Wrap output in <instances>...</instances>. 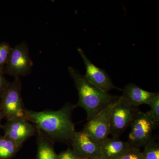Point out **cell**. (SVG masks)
<instances>
[{"label": "cell", "instance_id": "obj_14", "mask_svg": "<svg viewBox=\"0 0 159 159\" xmlns=\"http://www.w3.org/2000/svg\"><path fill=\"white\" fill-rule=\"evenodd\" d=\"M21 147L4 136L0 135V159L12 158Z\"/></svg>", "mask_w": 159, "mask_h": 159}, {"label": "cell", "instance_id": "obj_4", "mask_svg": "<svg viewBox=\"0 0 159 159\" xmlns=\"http://www.w3.org/2000/svg\"><path fill=\"white\" fill-rule=\"evenodd\" d=\"M128 143L132 147H144L153 138L152 133L157 127L149 111H139L130 125Z\"/></svg>", "mask_w": 159, "mask_h": 159}, {"label": "cell", "instance_id": "obj_10", "mask_svg": "<svg viewBox=\"0 0 159 159\" xmlns=\"http://www.w3.org/2000/svg\"><path fill=\"white\" fill-rule=\"evenodd\" d=\"M70 143L72 150L78 157L94 158L102 156L100 145L91 141L82 130L76 131Z\"/></svg>", "mask_w": 159, "mask_h": 159}, {"label": "cell", "instance_id": "obj_16", "mask_svg": "<svg viewBox=\"0 0 159 159\" xmlns=\"http://www.w3.org/2000/svg\"><path fill=\"white\" fill-rule=\"evenodd\" d=\"M12 48L9 43H0V69L4 68L11 55Z\"/></svg>", "mask_w": 159, "mask_h": 159}, {"label": "cell", "instance_id": "obj_21", "mask_svg": "<svg viewBox=\"0 0 159 159\" xmlns=\"http://www.w3.org/2000/svg\"><path fill=\"white\" fill-rule=\"evenodd\" d=\"M77 159H105L102 156L94 158H83L78 157H77Z\"/></svg>", "mask_w": 159, "mask_h": 159}, {"label": "cell", "instance_id": "obj_15", "mask_svg": "<svg viewBox=\"0 0 159 159\" xmlns=\"http://www.w3.org/2000/svg\"><path fill=\"white\" fill-rule=\"evenodd\" d=\"M142 152L145 159H159V145L154 138L144 145Z\"/></svg>", "mask_w": 159, "mask_h": 159}, {"label": "cell", "instance_id": "obj_7", "mask_svg": "<svg viewBox=\"0 0 159 159\" xmlns=\"http://www.w3.org/2000/svg\"><path fill=\"white\" fill-rule=\"evenodd\" d=\"M139 111L138 107L126 104L121 96L117 97L111 116L110 134L113 138L119 139L127 127L130 126Z\"/></svg>", "mask_w": 159, "mask_h": 159}, {"label": "cell", "instance_id": "obj_23", "mask_svg": "<svg viewBox=\"0 0 159 159\" xmlns=\"http://www.w3.org/2000/svg\"><path fill=\"white\" fill-rule=\"evenodd\" d=\"M3 115L2 111V107H1V103H0V115Z\"/></svg>", "mask_w": 159, "mask_h": 159}, {"label": "cell", "instance_id": "obj_8", "mask_svg": "<svg viewBox=\"0 0 159 159\" xmlns=\"http://www.w3.org/2000/svg\"><path fill=\"white\" fill-rule=\"evenodd\" d=\"M2 128L4 131V136L20 146L36 134L34 125L24 117L7 120Z\"/></svg>", "mask_w": 159, "mask_h": 159}, {"label": "cell", "instance_id": "obj_1", "mask_svg": "<svg viewBox=\"0 0 159 159\" xmlns=\"http://www.w3.org/2000/svg\"><path fill=\"white\" fill-rule=\"evenodd\" d=\"M74 105L66 103L57 111H37L26 109L24 118L39 133L53 143L70 142L76 133L72 119Z\"/></svg>", "mask_w": 159, "mask_h": 159}, {"label": "cell", "instance_id": "obj_17", "mask_svg": "<svg viewBox=\"0 0 159 159\" xmlns=\"http://www.w3.org/2000/svg\"><path fill=\"white\" fill-rule=\"evenodd\" d=\"M148 106L150 107L149 110L151 115L153 118L157 126L159 125V93H155Z\"/></svg>", "mask_w": 159, "mask_h": 159}, {"label": "cell", "instance_id": "obj_9", "mask_svg": "<svg viewBox=\"0 0 159 159\" xmlns=\"http://www.w3.org/2000/svg\"><path fill=\"white\" fill-rule=\"evenodd\" d=\"M77 51L85 65L86 73L84 77L89 82L106 93H108L109 91L113 89H121L114 85L105 70L99 68L92 63L82 49L78 48Z\"/></svg>", "mask_w": 159, "mask_h": 159}, {"label": "cell", "instance_id": "obj_6", "mask_svg": "<svg viewBox=\"0 0 159 159\" xmlns=\"http://www.w3.org/2000/svg\"><path fill=\"white\" fill-rule=\"evenodd\" d=\"M33 63L29 55L28 44L23 42L12 48L8 62L3 68L4 74L15 78L31 73Z\"/></svg>", "mask_w": 159, "mask_h": 159}, {"label": "cell", "instance_id": "obj_3", "mask_svg": "<svg viewBox=\"0 0 159 159\" xmlns=\"http://www.w3.org/2000/svg\"><path fill=\"white\" fill-rule=\"evenodd\" d=\"M22 81L20 77L15 78L1 97V103L4 117L7 120L25 116V108L21 92Z\"/></svg>", "mask_w": 159, "mask_h": 159}, {"label": "cell", "instance_id": "obj_5", "mask_svg": "<svg viewBox=\"0 0 159 159\" xmlns=\"http://www.w3.org/2000/svg\"><path fill=\"white\" fill-rule=\"evenodd\" d=\"M117 97H115L105 108L89 121L82 129L91 141L98 145L108 138L110 133L111 116Z\"/></svg>", "mask_w": 159, "mask_h": 159}, {"label": "cell", "instance_id": "obj_20", "mask_svg": "<svg viewBox=\"0 0 159 159\" xmlns=\"http://www.w3.org/2000/svg\"><path fill=\"white\" fill-rule=\"evenodd\" d=\"M58 157L59 159H77V157L70 148L61 152L58 154Z\"/></svg>", "mask_w": 159, "mask_h": 159}, {"label": "cell", "instance_id": "obj_11", "mask_svg": "<svg viewBox=\"0 0 159 159\" xmlns=\"http://www.w3.org/2000/svg\"><path fill=\"white\" fill-rule=\"evenodd\" d=\"M122 91L121 97L122 100L126 104L134 107H138L144 104L148 105L155 94L143 89L132 83L128 84Z\"/></svg>", "mask_w": 159, "mask_h": 159}, {"label": "cell", "instance_id": "obj_19", "mask_svg": "<svg viewBox=\"0 0 159 159\" xmlns=\"http://www.w3.org/2000/svg\"><path fill=\"white\" fill-rule=\"evenodd\" d=\"M3 69H0V97L9 86L10 82L4 76Z\"/></svg>", "mask_w": 159, "mask_h": 159}, {"label": "cell", "instance_id": "obj_2", "mask_svg": "<svg viewBox=\"0 0 159 159\" xmlns=\"http://www.w3.org/2000/svg\"><path fill=\"white\" fill-rule=\"evenodd\" d=\"M68 70L74 80L79 96L78 102L74 105L75 108L84 109L87 120L89 121L105 108L115 97L93 85L77 69L69 66Z\"/></svg>", "mask_w": 159, "mask_h": 159}, {"label": "cell", "instance_id": "obj_13", "mask_svg": "<svg viewBox=\"0 0 159 159\" xmlns=\"http://www.w3.org/2000/svg\"><path fill=\"white\" fill-rule=\"evenodd\" d=\"M37 152L36 159H59L54 150V143L42 134L36 132Z\"/></svg>", "mask_w": 159, "mask_h": 159}, {"label": "cell", "instance_id": "obj_12", "mask_svg": "<svg viewBox=\"0 0 159 159\" xmlns=\"http://www.w3.org/2000/svg\"><path fill=\"white\" fill-rule=\"evenodd\" d=\"M131 146L128 142L108 137L100 145L101 156L105 159H118Z\"/></svg>", "mask_w": 159, "mask_h": 159}, {"label": "cell", "instance_id": "obj_18", "mask_svg": "<svg viewBox=\"0 0 159 159\" xmlns=\"http://www.w3.org/2000/svg\"><path fill=\"white\" fill-rule=\"evenodd\" d=\"M118 159H145L140 148L131 147Z\"/></svg>", "mask_w": 159, "mask_h": 159}, {"label": "cell", "instance_id": "obj_22", "mask_svg": "<svg viewBox=\"0 0 159 159\" xmlns=\"http://www.w3.org/2000/svg\"><path fill=\"white\" fill-rule=\"evenodd\" d=\"M3 118H4V116L3 115H0V128H2V125L1 124V121Z\"/></svg>", "mask_w": 159, "mask_h": 159}]
</instances>
